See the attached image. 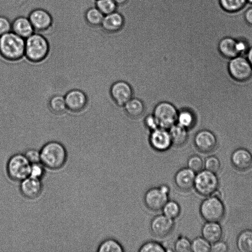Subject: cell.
Listing matches in <instances>:
<instances>
[{
    "instance_id": "18",
    "label": "cell",
    "mask_w": 252,
    "mask_h": 252,
    "mask_svg": "<svg viewBox=\"0 0 252 252\" xmlns=\"http://www.w3.org/2000/svg\"><path fill=\"white\" fill-rule=\"evenodd\" d=\"M43 189L41 179L29 176L21 181L20 189L25 197L34 199L40 195Z\"/></svg>"
},
{
    "instance_id": "7",
    "label": "cell",
    "mask_w": 252,
    "mask_h": 252,
    "mask_svg": "<svg viewBox=\"0 0 252 252\" xmlns=\"http://www.w3.org/2000/svg\"><path fill=\"white\" fill-rule=\"evenodd\" d=\"M31 163L24 154L18 153L11 156L7 161L6 171L12 180L21 182L30 176Z\"/></svg>"
},
{
    "instance_id": "32",
    "label": "cell",
    "mask_w": 252,
    "mask_h": 252,
    "mask_svg": "<svg viewBox=\"0 0 252 252\" xmlns=\"http://www.w3.org/2000/svg\"><path fill=\"white\" fill-rule=\"evenodd\" d=\"M211 244L202 237H197L191 241V252H209L211 251Z\"/></svg>"
},
{
    "instance_id": "47",
    "label": "cell",
    "mask_w": 252,
    "mask_h": 252,
    "mask_svg": "<svg viewBox=\"0 0 252 252\" xmlns=\"http://www.w3.org/2000/svg\"><path fill=\"white\" fill-rule=\"evenodd\" d=\"M92 0L93 1H94V0Z\"/></svg>"
},
{
    "instance_id": "10",
    "label": "cell",
    "mask_w": 252,
    "mask_h": 252,
    "mask_svg": "<svg viewBox=\"0 0 252 252\" xmlns=\"http://www.w3.org/2000/svg\"><path fill=\"white\" fill-rule=\"evenodd\" d=\"M228 68L231 77L237 81H246L252 75V66L248 59L242 56L231 59Z\"/></svg>"
},
{
    "instance_id": "30",
    "label": "cell",
    "mask_w": 252,
    "mask_h": 252,
    "mask_svg": "<svg viewBox=\"0 0 252 252\" xmlns=\"http://www.w3.org/2000/svg\"><path fill=\"white\" fill-rule=\"evenodd\" d=\"M162 214L168 218L175 220L181 213V207L176 200L169 199L161 209Z\"/></svg>"
},
{
    "instance_id": "11",
    "label": "cell",
    "mask_w": 252,
    "mask_h": 252,
    "mask_svg": "<svg viewBox=\"0 0 252 252\" xmlns=\"http://www.w3.org/2000/svg\"><path fill=\"white\" fill-rule=\"evenodd\" d=\"M174 220L162 213L155 216L151 220L150 229L156 237L163 238L170 235L174 229Z\"/></svg>"
},
{
    "instance_id": "29",
    "label": "cell",
    "mask_w": 252,
    "mask_h": 252,
    "mask_svg": "<svg viewBox=\"0 0 252 252\" xmlns=\"http://www.w3.org/2000/svg\"><path fill=\"white\" fill-rule=\"evenodd\" d=\"M48 106L50 110L56 114H62L67 109L64 97L61 94H55L50 98Z\"/></svg>"
},
{
    "instance_id": "1",
    "label": "cell",
    "mask_w": 252,
    "mask_h": 252,
    "mask_svg": "<svg viewBox=\"0 0 252 252\" xmlns=\"http://www.w3.org/2000/svg\"><path fill=\"white\" fill-rule=\"evenodd\" d=\"M40 162L46 168L57 170L62 168L67 159V151L63 144L56 141L45 143L40 150Z\"/></svg>"
},
{
    "instance_id": "28",
    "label": "cell",
    "mask_w": 252,
    "mask_h": 252,
    "mask_svg": "<svg viewBox=\"0 0 252 252\" xmlns=\"http://www.w3.org/2000/svg\"><path fill=\"white\" fill-rule=\"evenodd\" d=\"M97 251L98 252H123L125 249L118 240L112 238H108L100 243Z\"/></svg>"
},
{
    "instance_id": "17",
    "label": "cell",
    "mask_w": 252,
    "mask_h": 252,
    "mask_svg": "<svg viewBox=\"0 0 252 252\" xmlns=\"http://www.w3.org/2000/svg\"><path fill=\"white\" fill-rule=\"evenodd\" d=\"M196 173L188 167L178 170L174 176L176 187L183 191H188L193 188Z\"/></svg>"
},
{
    "instance_id": "37",
    "label": "cell",
    "mask_w": 252,
    "mask_h": 252,
    "mask_svg": "<svg viewBox=\"0 0 252 252\" xmlns=\"http://www.w3.org/2000/svg\"><path fill=\"white\" fill-rule=\"evenodd\" d=\"M221 162L218 157L215 155L207 157L204 160V168L217 173L220 169Z\"/></svg>"
},
{
    "instance_id": "24",
    "label": "cell",
    "mask_w": 252,
    "mask_h": 252,
    "mask_svg": "<svg viewBox=\"0 0 252 252\" xmlns=\"http://www.w3.org/2000/svg\"><path fill=\"white\" fill-rule=\"evenodd\" d=\"M169 129L172 146L179 147L186 143L188 139L187 129L178 124L174 125Z\"/></svg>"
},
{
    "instance_id": "19",
    "label": "cell",
    "mask_w": 252,
    "mask_h": 252,
    "mask_svg": "<svg viewBox=\"0 0 252 252\" xmlns=\"http://www.w3.org/2000/svg\"><path fill=\"white\" fill-rule=\"evenodd\" d=\"M11 31L25 39L35 31L28 16H18L11 21Z\"/></svg>"
},
{
    "instance_id": "38",
    "label": "cell",
    "mask_w": 252,
    "mask_h": 252,
    "mask_svg": "<svg viewBox=\"0 0 252 252\" xmlns=\"http://www.w3.org/2000/svg\"><path fill=\"white\" fill-rule=\"evenodd\" d=\"M45 167L41 162L31 164L30 176L41 179L45 174Z\"/></svg>"
},
{
    "instance_id": "33",
    "label": "cell",
    "mask_w": 252,
    "mask_h": 252,
    "mask_svg": "<svg viewBox=\"0 0 252 252\" xmlns=\"http://www.w3.org/2000/svg\"><path fill=\"white\" fill-rule=\"evenodd\" d=\"M94 4L104 15L116 11L117 6L113 0H95Z\"/></svg>"
},
{
    "instance_id": "43",
    "label": "cell",
    "mask_w": 252,
    "mask_h": 252,
    "mask_svg": "<svg viewBox=\"0 0 252 252\" xmlns=\"http://www.w3.org/2000/svg\"><path fill=\"white\" fill-rule=\"evenodd\" d=\"M243 18L246 23L252 27V6L248 8L244 12Z\"/></svg>"
},
{
    "instance_id": "35",
    "label": "cell",
    "mask_w": 252,
    "mask_h": 252,
    "mask_svg": "<svg viewBox=\"0 0 252 252\" xmlns=\"http://www.w3.org/2000/svg\"><path fill=\"white\" fill-rule=\"evenodd\" d=\"M173 249L176 252H191V241L185 236L179 235L175 241Z\"/></svg>"
},
{
    "instance_id": "27",
    "label": "cell",
    "mask_w": 252,
    "mask_h": 252,
    "mask_svg": "<svg viewBox=\"0 0 252 252\" xmlns=\"http://www.w3.org/2000/svg\"><path fill=\"white\" fill-rule=\"evenodd\" d=\"M219 3L220 7L228 13L242 11L248 4L247 0H219Z\"/></svg>"
},
{
    "instance_id": "36",
    "label": "cell",
    "mask_w": 252,
    "mask_h": 252,
    "mask_svg": "<svg viewBox=\"0 0 252 252\" xmlns=\"http://www.w3.org/2000/svg\"><path fill=\"white\" fill-rule=\"evenodd\" d=\"M187 167L196 173L204 169V160L198 155H192L188 158Z\"/></svg>"
},
{
    "instance_id": "13",
    "label": "cell",
    "mask_w": 252,
    "mask_h": 252,
    "mask_svg": "<svg viewBox=\"0 0 252 252\" xmlns=\"http://www.w3.org/2000/svg\"><path fill=\"white\" fill-rule=\"evenodd\" d=\"M149 143L154 150L159 152L166 151L172 146L169 131L161 127L152 131Z\"/></svg>"
},
{
    "instance_id": "22",
    "label": "cell",
    "mask_w": 252,
    "mask_h": 252,
    "mask_svg": "<svg viewBox=\"0 0 252 252\" xmlns=\"http://www.w3.org/2000/svg\"><path fill=\"white\" fill-rule=\"evenodd\" d=\"M124 24L122 15L117 11L104 15L100 27L105 32H112L119 30Z\"/></svg>"
},
{
    "instance_id": "26",
    "label": "cell",
    "mask_w": 252,
    "mask_h": 252,
    "mask_svg": "<svg viewBox=\"0 0 252 252\" xmlns=\"http://www.w3.org/2000/svg\"><path fill=\"white\" fill-rule=\"evenodd\" d=\"M124 106L126 114L133 119L141 117L145 112L144 103L137 98H132Z\"/></svg>"
},
{
    "instance_id": "8",
    "label": "cell",
    "mask_w": 252,
    "mask_h": 252,
    "mask_svg": "<svg viewBox=\"0 0 252 252\" xmlns=\"http://www.w3.org/2000/svg\"><path fill=\"white\" fill-rule=\"evenodd\" d=\"M35 32L45 34L52 31L54 28V20L52 15L46 9L35 8L28 16Z\"/></svg>"
},
{
    "instance_id": "15",
    "label": "cell",
    "mask_w": 252,
    "mask_h": 252,
    "mask_svg": "<svg viewBox=\"0 0 252 252\" xmlns=\"http://www.w3.org/2000/svg\"><path fill=\"white\" fill-rule=\"evenodd\" d=\"M110 95L116 104L124 106L132 98L133 91L127 83L119 81L111 86Z\"/></svg>"
},
{
    "instance_id": "39",
    "label": "cell",
    "mask_w": 252,
    "mask_h": 252,
    "mask_svg": "<svg viewBox=\"0 0 252 252\" xmlns=\"http://www.w3.org/2000/svg\"><path fill=\"white\" fill-rule=\"evenodd\" d=\"M24 155L31 164L41 162L40 151L30 149L26 151Z\"/></svg>"
},
{
    "instance_id": "46",
    "label": "cell",
    "mask_w": 252,
    "mask_h": 252,
    "mask_svg": "<svg viewBox=\"0 0 252 252\" xmlns=\"http://www.w3.org/2000/svg\"><path fill=\"white\" fill-rule=\"evenodd\" d=\"M247 3L252 5V0H247Z\"/></svg>"
},
{
    "instance_id": "41",
    "label": "cell",
    "mask_w": 252,
    "mask_h": 252,
    "mask_svg": "<svg viewBox=\"0 0 252 252\" xmlns=\"http://www.w3.org/2000/svg\"><path fill=\"white\" fill-rule=\"evenodd\" d=\"M228 250L227 244L221 240L211 244V251L212 252H226Z\"/></svg>"
},
{
    "instance_id": "3",
    "label": "cell",
    "mask_w": 252,
    "mask_h": 252,
    "mask_svg": "<svg viewBox=\"0 0 252 252\" xmlns=\"http://www.w3.org/2000/svg\"><path fill=\"white\" fill-rule=\"evenodd\" d=\"M50 50V43L43 34L35 32L25 39V56L31 62L43 61Z\"/></svg>"
},
{
    "instance_id": "31",
    "label": "cell",
    "mask_w": 252,
    "mask_h": 252,
    "mask_svg": "<svg viewBox=\"0 0 252 252\" xmlns=\"http://www.w3.org/2000/svg\"><path fill=\"white\" fill-rule=\"evenodd\" d=\"M194 116L190 111L182 110L178 112L177 122L180 126L187 129L194 125Z\"/></svg>"
},
{
    "instance_id": "16",
    "label": "cell",
    "mask_w": 252,
    "mask_h": 252,
    "mask_svg": "<svg viewBox=\"0 0 252 252\" xmlns=\"http://www.w3.org/2000/svg\"><path fill=\"white\" fill-rule=\"evenodd\" d=\"M230 161L233 167L239 171H246L252 167V154L248 149L239 148L231 154Z\"/></svg>"
},
{
    "instance_id": "44",
    "label": "cell",
    "mask_w": 252,
    "mask_h": 252,
    "mask_svg": "<svg viewBox=\"0 0 252 252\" xmlns=\"http://www.w3.org/2000/svg\"><path fill=\"white\" fill-rule=\"evenodd\" d=\"M247 58L248 60L252 66V46L247 51Z\"/></svg>"
},
{
    "instance_id": "23",
    "label": "cell",
    "mask_w": 252,
    "mask_h": 252,
    "mask_svg": "<svg viewBox=\"0 0 252 252\" xmlns=\"http://www.w3.org/2000/svg\"><path fill=\"white\" fill-rule=\"evenodd\" d=\"M104 15L94 5L89 7L84 14V19L86 25L91 29L100 26Z\"/></svg>"
},
{
    "instance_id": "40",
    "label": "cell",
    "mask_w": 252,
    "mask_h": 252,
    "mask_svg": "<svg viewBox=\"0 0 252 252\" xmlns=\"http://www.w3.org/2000/svg\"><path fill=\"white\" fill-rule=\"evenodd\" d=\"M11 31V21L5 16H0V36Z\"/></svg>"
},
{
    "instance_id": "45",
    "label": "cell",
    "mask_w": 252,
    "mask_h": 252,
    "mask_svg": "<svg viewBox=\"0 0 252 252\" xmlns=\"http://www.w3.org/2000/svg\"><path fill=\"white\" fill-rule=\"evenodd\" d=\"M117 5H120L125 3L127 0H113Z\"/></svg>"
},
{
    "instance_id": "34",
    "label": "cell",
    "mask_w": 252,
    "mask_h": 252,
    "mask_svg": "<svg viewBox=\"0 0 252 252\" xmlns=\"http://www.w3.org/2000/svg\"><path fill=\"white\" fill-rule=\"evenodd\" d=\"M139 252H165L166 248L161 243L154 241H147L142 244L138 249Z\"/></svg>"
},
{
    "instance_id": "21",
    "label": "cell",
    "mask_w": 252,
    "mask_h": 252,
    "mask_svg": "<svg viewBox=\"0 0 252 252\" xmlns=\"http://www.w3.org/2000/svg\"><path fill=\"white\" fill-rule=\"evenodd\" d=\"M220 53L224 57L232 59L239 56L237 47V39L230 36H225L220 39L218 44Z\"/></svg>"
},
{
    "instance_id": "9",
    "label": "cell",
    "mask_w": 252,
    "mask_h": 252,
    "mask_svg": "<svg viewBox=\"0 0 252 252\" xmlns=\"http://www.w3.org/2000/svg\"><path fill=\"white\" fill-rule=\"evenodd\" d=\"M178 112L174 106L168 102L158 103L154 110L153 115L156 118L159 127L169 128L177 122Z\"/></svg>"
},
{
    "instance_id": "4",
    "label": "cell",
    "mask_w": 252,
    "mask_h": 252,
    "mask_svg": "<svg viewBox=\"0 0 252 252\" xmlns=\"http://www.w3.org/2000/svg\"><path fill=\"white\" fill-rule=\"evenodd\" d=\"M199 210L201 218L206 221L220 222L225 214V207L220 197L214 195L203 199Z\"/></svg>"
},
{
    "instance_id": "20",
    "label": "cell",
    "mask_w": 252,
    "mask_h": 252,
    "mask_svg": "<svg viewBox=\"0 0 252 252\" xmlns=\"http://www.w3.org/2000/svg\"><path fill=\"white\" fill-rule=\"evenodd\" d=\"M223 229L219 222L206 221L202 226V236L211 244L221 239Z\"/></svg>"
},
{
    "instance_id": "6",
    "label": "cell",
    "mask_w": 252,
    "mask_h": 252,
    "mask_svg": "<svg viewBox=\"0 0 252 252\" xmlns=\"http://www.w3.org/2000/svg\"><path fill=\"white\" fill-rule=\"evenodd\" d=\"M219 186V180L217 174L205 169L196 173L193 188L196 192L203 196L213 194Z\"/></svg>"
},
{
    "instance_id": "2",
    "label": "cell",
    "mask_w": 252,
    "mask_h": 252,
    "mask_svg": "<svg viewBox=\"0 0 252 252\" xmlns=\"http://www.w3.org/2000/svg\"><path fill=\"white\" fill-rule=\"evenodd\" d=\"M25 39L12 31L0 36V55L9 61H17L25 56Z\"/></svg>"
},
{
    "instance_id": "5",
    "label": "cell",
    "mask_w": 252,
    "mask_h": 252,
    "mask_svg": "<svg viewBox=\"0 0 252 252\" xmlns=\"http://www.w3.org/2000/svg\"><path fill=\"white\" fill-rule=\"evenodd\" d=\"M170 192V189L166 184L149 188L143 196L145 206L152 211H161L164 205L169 199Z\"/></svg>"
},
{
    "instance_id": "25",
    "label": "cell",
    "mask_w": 252,
    "mask_h": 252,
    "mask_svg": "<svg viewBox=\"0 0 252 252\" xmlns=\"http://www.w3.org/2000/svg\"><path fill=\"white\" fill-rule=\"evenodd\" d=\"M236 246L240 252H252V229H245L239 233L236 239Z\"/></svg>"
},
{
    "instance_id": "42",
    "label": "cell",
    "mask_w": 252,
    "mask_h": 252,
    "mask_svg": "<svg viewBox=\"0 0 252 252\" xmlns=\"http://www.w3.org/2000/svg\"><path fill=\"white\" fill-rule=\"evenodd\" d=\"M144 123L145 126L151 131L159 127L158 124L153 115L148 116L145 118Z\"/></svg>"
},
{
    "instance_id": "12",
    "label": "cell",
    "mask_w": 252,
    "mask_h": 252,
    "mask_svg": "<svg viewBox=\"0 0 252 252\" xmlns=\"http://www.w3.org/2000/svg\"><path fill=\"white\" fill-rule=\"evenodd\" d=\"M67 109L72 112H79L84 110L88 104L87 94L77 89L68 91L64 95Z\"/></svg>"
},
{
    "instance_id": "14",
    "label": "cell",
    "mask_w": 252,
    "mask_h": 252,
    "mask_svg": "<svg viewBox=\"0 0 252 252\" xmlns=\"http://www.w3.org/2000/svg\"><path fill=\"white\" fill-rule=\"evenodd\" d=\"M194 144L198 151L207 154L213 152L216 149L218 142L213 132L208 130H202L195 135Z\"/></svg>"
}]
</instances>
